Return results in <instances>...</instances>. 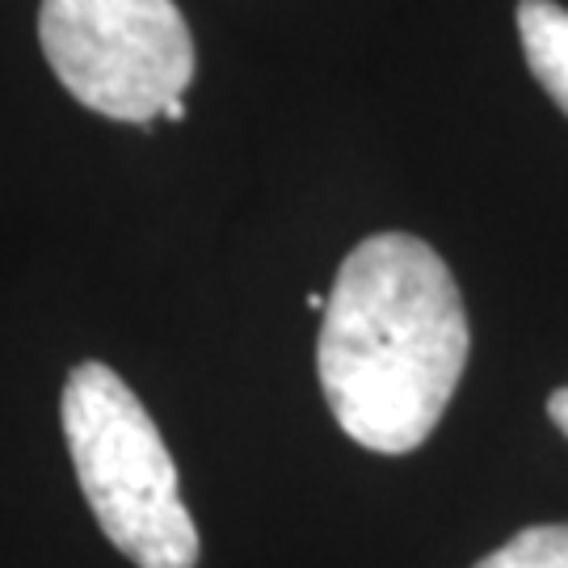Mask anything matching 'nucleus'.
I'll list each match as a JSON object with an SVG mask.
<instances>
[{"label": "nucleus", "instance_id": "f257e3e1", "mask_svg": "<svg viewBox=\"0 0 568 568\" xmlns=\"http://www.w3.org/2000/svg\"><path fill=\"white\" fill-rule=\"evenodd\" d=\"M467 345L464 295L447 262L408 232H379L333 278L316 371L337 426L358 447L408 455L443 422Z\"/></svg>", "mask_w": 568, "mask_h": 568}, {"label": "nucleus", "instance_id": "7ed1b4c3", "mask_svg": "<svg viewBox=\"0 0 568 568\" xmlns=\"http://www.w3.org/2000/svg\"><path fill=\"white\" fill-rule=\"evenodd\" d=\"M39 42L81 105L156 122L194 81V39L173 0H42Z\"/></svg>", "mask_w": 568, "mask_h": 568}, {"label": "nucleus", "instance_id": "39448f33", "mask_svg": "<svg viewBox=\"0 0 568 568\" xmlns=\"http://www.w3.org/2000/svg\"><path fill=\"white\" fill-rule=\"evenodd\" d=\"M476 568H568V523L518 530Z\"/></svg>", "mask_w": 568, "mask_h": 568}, {"label": "nucleus", "instance_id": "423d86ee", "mask_svg": "<svg viewBox=\"0 0 568 568\" xmlns=\"http://www.w3.org/2000/svg\"><path fill=\"white\" fill-rule=\"evenodd\" d=\"M548 417L556 422V429L568 438V387H560V392H551V396H548Z\"/></svg>", "mask_w": 568, "mask_h": 568}, {"label": "nucleus", "instance_id": "f03ea898", "mask_svg": "<svg viewBox=\"0 0 568 568\" xmlns=\"http://www.w3.org/2000/svg\"><path fill=\"white\" fill-rule=\"evenodd\" d=\"M63 438L102 535L140 568H194L199 527L178 488V464L140 396L102 363L63 384Z\"/></svg>", "mask_w": 568, "mask_h": 568}, {"label": "nucleus", "instance_id": "0eeeda50", "mask_svg": "<svg viewBox=\"0 0 568 568\" xmlns=\"http://www.w3.org/2000/svg\"><path fill=\"white\" fill-rule=\"evenodd\" d=\"M161 119H169V122H182V119H185V102H182V98H173V102L164 105V110H161Z\"/></svg>", "mask_w": 568, "mask_h": 568}, {"label": "nucleus", "instance_id": "20e7f679", "mask_svg": "<svg viewBox=\"0 0 568 568\" xmlns=\"http://www.w3.org/2000/svg\"><path fill=\"white\" fill-rule=\"evenodd\" d=\"M518 34L535 81L568 114V9L551 0H523L518 4Z\"/></svg>", "mask_w": 568, "mask_h": 568}]
</instances>
